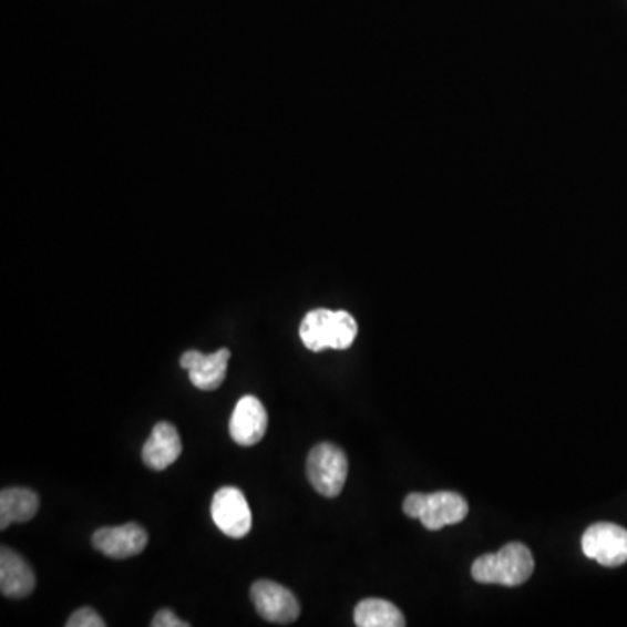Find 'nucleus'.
Returning <instances> with one entry per match:
<instances>
[{
  "instance_id": "1",
  "label": "nucleus",
  "mask_w": 627,
  "mask_h": 627,
  "mask_svg": "<svg viewBox=\"0 0 627 627\" xmlns=\"http://www.w3.org/2000/svg\"><path fill=\"white\" fill-rule=\"evenodd\" d=\"M298 333L309 351H346L358 337V322L346 310L316 309L304 318Z\"/></svg>"
},
{
  "instance_id": "2",
  "label": "nucleus",
  "mask_w": 627,
  "mask_h": 627,
  "mask_svg": "<svg viewBox=\"0 0 627 627\" xmlns=\"http://www.w3.org/2000/svg\"><path fill=\"white\" fill-rule=\"evenodd\" d=\"M534 568V556L528 547L520 542H511L497 553L483 554L477 558L471 574L476 583L516 587L532 577Z\"/></svg>"
},
{
  "instance_id": "3",
  "label": "nucleus",
  "mask_w": 627,
  "mask_h": 627,
  "mask_svg": "<svg viewBox=\"0 0 627 627\" xmlns=\"http://www.w3.org/2000/svg\"><path fill=\"white\" fill-rule=\"evenodd\" d=\"M408 517L420 520L431 532L461 523L469 513V504L459 493H410L403 502Z\"/></svg>"
},
{
  "instance_id": "4",
  "label": "nucleus",
  "mask_w": 627,
  "mask_h": 627,
  "mask_svg": "<svg viewBox=\"0 0 627 627\" xmlns=\"http://www.w3.org/2000/svg\"><path fill=\"white\" fill-rule=\"evenodd\" d=\"M349 462L346 453L333 443H319L310 450L307 459V477L322 497L333 498L346 486Z\"/></svg>"
},
{
  "instance_id": "5",
  "label": "nucleus",
  "mask_w": 627,
  "mask_h": 627,
  "mask_svg": "<svg viewBox=\"0 0 627 627\" xmlns=\"http://www.w3.org/2000/svg\"><path fill=\"white\" fill-rule=\"evenodd\" d=\"M212 516L222 534L230 538H243L253 525L251 510L245 493L236 486H224L215 493L212 502Z\"/></svg>"
},
{
  "instance_id": "6",
  "label": "nucleus",
  "mask_w": 627,
  "mask_h": 627,
  "mask_svg": "<svg viewBox=\"0 0 627 627\" xmlns=\"http://www.w3.org/2000/svg\"><path fill=\"white\" fill-rule=\"evenodd\" d=\"M583 551L587 558L603 566L627 562V530L614 523H595L584 532Z\"/></svg>"
},
{
  "instance_id": "7",
  "label": "nucleus",
  "mask_w": 627,
  "mask_h": 627,
  "mask_svg": "<svg viewBox=\"0 0 627 627\" xmlns=\"http://www.w3.org/2000/svg\"><path fill=\"white\" fill-rule=\"evenodd\" d=\"M251 599L258 614L274 624H291L300 615V603L291 590L273 580H257L251 586Z\"/></svg>"
},
{
  "instance_id": "8",
  "label": "nucleus",
  "mask_w": 627,
  "mask_h": 627,
  "mask_svg": "<svg viewBox=\"0 0 627 627\" xmlns=\"http://www.w3.org/2000/svg\"><path fill=\"white\" fill-rule=\"evenodd\" d=\"M148 544V535L138 523L96 530L93 546L109 558L126 559L138 556Z\"/></svg>"
},
{
  "instance_id": "9",
  "label": "nucleus",
  "mask_w": 627,
  "mask_h": 627,
  "mask_svg": "<svg viewBox=\"0 0 627 627\" xmlns=\"http://www.w3.org/2000/svg\"><path fill=\"white\" fill-rule=\"evenodd\" d=\"M269 425V415L264 404L255 395H245L237 401L228 422L230 436L240 446H253L264 440Z\"/></svg>"
},
{
  "instance_id": "10",
  "label": "nucleus",
  "mask_w": 627,
  "mask_h": 627,
  "mask_svg": "<svg viewBox=\"0 0 627 627\" xmlns=\"http://www.w3.org/2000/svg\"><path fill=\"white\" fill-rule=\"evenodd\" d=\"M230 359L228 349L203 354L199 351H187L179 359V367L188 371L191 382L201 391H215L227 377V364Z\"/></svg>"
},
{
  "instance_id": "11",
  "label": "nucleus",
  "mask_w": 627,
  "mask_h": 627,
  "mask_svg": "<svg viewBox=\"0 0 627 627\" xmlns=\"http://www.w3.org/2000/svg\"><path fill=\"white\" fill-rule=\"evenodd\" d=\"M35 589V574L23 556L9 547L0 551V590L6 598L21 599Z\"/></svg>"
},
{
  "instance_id": "12",
  "label": "nucleus",
  "mask_w": 627,
  "mask_h": 627,
  "mask_svg": "<svg viewBox=\"0 0 627 627\" xmlns=\"http://www.w3.org/2000/svg\"><path fill=\"white\" fill-rule=\"evenodd\" d=\"M182 453V440L175 425L160 422L152 429L151 436L143 444L142 456L147 467L164 471L178 461Z\"/></svg>"
},
{
  "instance_id": "13",
  "label": "nucleus",
  "mask_w": 627,
  "mask_h": 627,
  "mask_svg": "<svg viewBox=\"0 0 627 627\" xmlns=\"http://www.w3.org/2000/svg\"><path fill=\"white\" fill-rule=\"evenodd\" d=\"M39 511L38 493L29 489H6L0 493V528L13 523H27Z\"/></svg>"
},
{
  "instance_id": "14",
  "label": "nucleus",
  "mask_w": 627,
  "mask_h": 627,
  "mask_svg": "<svg viewBox=\"0 0 627 627\" xmlns=\"http://www.w3.org/2000/svg\"><path fill=\"white\" fill-rule=\"evenodd\" d=\"M354 623L359 627H403L407 620L400 608L391 602L368 598L356 607Z\"/></svg>"
},
{
  "instance_id": "15",
  "label": "nucleus",
  "mask_w": 627,
  "mask_h": 627,
  "mask_svg": "<svg viewBox=\"0 0 627 627\" xmlns=\"http://www.w3.org/2000/svg\"><path fill=\"white\" fill-rule=\"evenodd\" d=\"M66 627H103L105 626V620L100 617L96 611L91 607L79 608L78 611L70 615V619L66 620Z\"/></svg>"
},
{
  "instance_id": "16",
  "label": "nucleus",
  "mask_w": 627,
  "mask_h": 627,
  "mask_svg": "<svg viewBox=\"0 0 627 627\" xmlns=\"http://www.w3.org/2000/svg\"><path fill=\"white\" fill-rule=\"evenodd\" d=\"M152 627H187L191 624L185 623V620L178 619L176 617L175 611L167 610V608H163V610L157 611L155 614L154 620L151 623Z\"/></svg>"
}]
</instances>
